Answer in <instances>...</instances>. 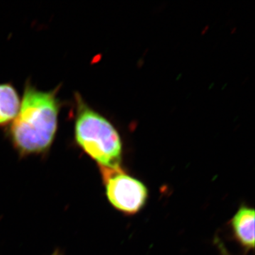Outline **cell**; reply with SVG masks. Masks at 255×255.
Here are the masks:
<instances>
[{"instance_id": "obj_1", "label": "cell", "mask_w": 255, "mask_h": 255, "mask_svg": "<svg viewBox=\"0 0 255 255\" xmlns=\"http://www.w3.org/2000/svg\"><path fill=\"white\" fill-rule=\"evenodd\" d=\"M60 85L41 91L27 81L16 118L7 130L10 141L21 156L45 153L54 141L62 107Z\"/></svg>"}, {"instance_id": "obj_2", "label": "cell", "mask_w": 255, "mask_h": 255, "mask_svg": "<svg viewBox=\"0 0 255 255\" xmlns=\"http://www.w3.org/2000/svg\"><path fill=\"white\" fill-rule=\"evenodd\" d=\"M75 142L100 167L121 168L122 142L117 129L89 107L80 94L75 93Z\"/></svg>"}, {"instance_id": "obj_3", "label": "cell", "mask_w": 255, "mask_h": 255, "mask_svg": "<svg viewBox=\"0 0 255 255\" xmlns=\"http://www.w3.org/2000/svg\"><path fill=\"white\" fill-rule=\"evenodd\" d=\"M106 194L114 207L128 215L135 214L145 205L147 189L143 183L121 168L100 167Z\"/></svg>"}, {"instance_id": "obj_4", "label": "cell", "mask_w": 255, "mask_h": 255, "mask_svg": "<svg viewBox=\"0 0 255 255\" xmlns=\"http://www.w3.org/2000/svg\"><path fill=\"white\" fill-rule=\"evenodd\" d=\"M233 236L246 251L255 248V210L241 206L231 221Z\"/></svg>"}, {"instance_id": "obj_5", "label": "cell", "mask_w": 255, "mask_h": 255, "mask_svg": "<svg viewBox=\"0 0 255 255\" xmlns=\"http://www.w3.org/2000/svg\"><path fill=\"white\" fill-rule=\"evenodd\" d=\"M21 106L19 95L11 83L0 84V127L14 120Z\"/></svg>"}, {"instance_id": "obj_6", "label": "cell", "mask_w": 255, "mask_h": 255, "mask_svg": "<svg viewBox=\"0 0 255 255\" xmlns=\"http://www.w3.org/2000/svg\"><path fill=\"white\" fill-rule=\"evenodd\" d=\"M217 244H219V248L220 251H221L222 255H231L228 253V252L226 251V248L223 246L222 243L221 242H218Z\"/></svg>"}, {"instance_id": "obj_7", "label": "cell", "mask_w": 255, "mask_h": 255, "mask_svg": "<svg viewBox=\"0 0 255 255\" xmlns=\"http://www.w3.org/2000/svg\"><path fill=\"white\" fill-rule=\"evenodd\" d=\"M53 255H59V254H58V253H55V254H53Z\"/></svg>"}]
</instances>
